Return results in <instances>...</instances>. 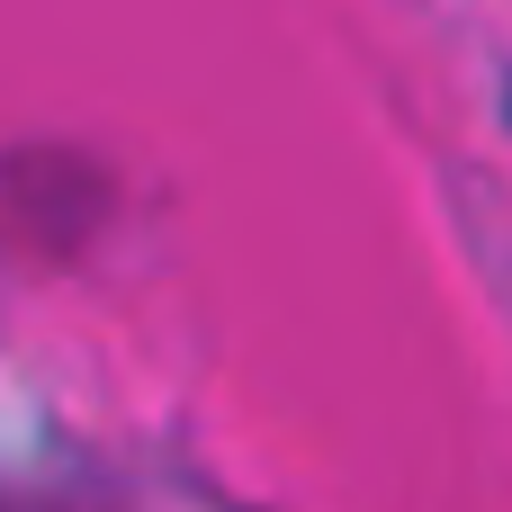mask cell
I'll return each mask as SVG.
<instances>
[{
  "instance_id": "6da1fadb",
  "label": "cell",
  "mask_w": 512,
  "mask_h": 512,
  "mask_svg": "<svg viewBox=\"0 0 512 512\" xmlns=\"http://www.w3.org/2000/svg\"><path fill=\"white\" fill-rule=\"evenodd\" d=\"M504 117H512V81H504Z\"/></svg>"
}]
</instances>
